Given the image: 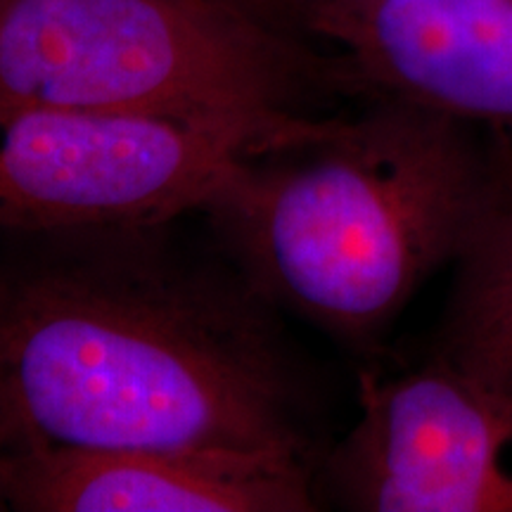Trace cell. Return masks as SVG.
<instances>
[{
    "instance_id": "cell-7",
    "label": "cell",
    "mask_w": 512,
    "mask_h": 512,
    "mask_svg": "<svg viewBox=\"0 0 512 512\" xmlns=\"http://www.w3.org/2000/svg\"><path fill=\"white\" fill-rule=\"evenodd\" d=\"M318 463L285 453L48 448L0 458V510L311 512Z\"/></svg>"
},
{
    "instance_id": "cell-1",
    "label": "cell",
    "mask_w": 512,
    "mask_h": 512,
    "mask_svg": "<svg viewBox=\"0 0 512 512\" xmlns=\"http://www.w3.org/2000/svg\"><path fill=\"white\" fill-rule=\"evenodd\" d=\"M171 223L15 233L0 259V458L183 448L320 465L280 311Z\"/></svg>"
},
{
    "instance_id": "cell-9",
    "label": "cell",
    "mask_w": 512,
    "mask_h": 512,
    "mask_svg": "<svg viewBox=\"0 0 512 512\" xmlns=\"http://www.w3.org/2000/svg\"><path fill=\"white\" fill-rule=\"evenodd\" d=\"M240 3L254 10L256 15L266 17L275 27L287 29L290 34L302 38L304 27H309L320 17L370 8V5L394 3V0H240Z\"/></svg>"
},
{
    "instance_id": "cell-4",
    "label": "cell",
    "mask_w": 512,
    "mask_h": 512,
    "mask_svg": "<svg viewBox=\"0 0 512 512\" xmlns=\"http://www.w3.org/2000/svg\"><path fill=\"white\" fill-rule=\"evenodd\" d=\"M280 136L0 100V228L46 233L176 221L204 207L238 155Z\"/></svg>"
},
{
    "instance_id": "cell-3",
    "label": "cell",
    "mask_w": 512,
    "mask_h": 512,
    "mask_svg": "<svg viewBox=\"0 0 512 512\" xmlns=\"http://www.w3.org/2000/svg\"><path fill=\"white\" fill-rule=\"evenodd\" d=\"M342 95L335 57L240 0H0V100L280 136Z\"/></svg>"
},
{
    "instance_id": "cell-5",
    "label": "cell",
    "mask_w": 512,
    "mask_h": 512,
    "mask_svg": "<svg viewBox=\"0 0 512 512\" xmlns=\"http://www.w3.org/2000/svg\"><path fill=\"white\" fill-rule=\"evenodd\" d=\"M316 482L320 503L354 512H512V389L439 351L366 373L361 415Z\"/></svg>"
},
{
    "instance_id": "cell-2",
    "label": "cell",
    "mask_w": 512,
    "mask_h": 512,
    "mask_svg": "<svg viewBox=\"0 0 512 512\" xmlns=\"http://www.w3.org/2000/svg\"><path fill=\"white\" fill-rule=\"evenodd\" d=\"M510 147L496 128L370 95L242 152L200 211L268 304L366 351L456 264Z\"/></svg>"
},
{
    "instance_id": "cell-6",
    "label": "cell",
    "mask_w": 512,
    "mask_h": 512,
    "mask_svg": "<svg viewBox=\"0 0 512 512\" xmlns=\"http://www.w3.org/2000/svg\"><path fill=\"white\" fill-rule=\"evenodd\" d=\"M361 98L389 95L512 136V0H394L311 22Z\"/></svg>"
},
{
    "instance_id": "cell-8",
    "label": "cell",
    "mask_w": 512,
    "mask_h": 512,
    "mask_svg": "<svg viewBox=\"0 0 512 512\" xmlns=\"http://www.w3.org/2000/svg\"><path fill=\"white\" fill-rule=\"evenodd\" d=\"M434 351L512 389V147L482 221L453 264Z\"/></svg>"
}]
</instances>
